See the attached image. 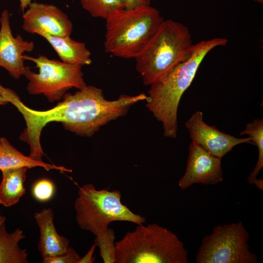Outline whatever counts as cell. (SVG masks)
Returning <instances> with one entry per match:
<instances>
[{
	"instance_id": "10",
	"label": "cell",
	"mask_w": 263,
	"mask_h": 263,
	"mask_svg": "<svg viewBox=\"0 0 263 263\" xmlns=\"http://www.w3.org/2000/svg\"><path fill=\"white\" fill-rule=\"evenodd\" d=\"M185 173L178 182L185 189L194 184L215 185L223 180L221 158L214 156L191 142Z\"/></svg>"
},
{
	"instance_id": "2",
	"label": "cell",
	"mask_w": 263,
	"mask_h": 263,
	"mask_svg": "<svg viewBox=\"0 0 263 263\" xmlns=\"http://www.w3.org/2000/svg\"><path fill=\"white\" fill-rule=\"evenodd\" d=\"M194 44L188 28L172 19H164L142 52L134 59L145 85L162 80L191 55Z\"/></svg>"
},
{
	"instance_id": "22",
	"label": "cell",
	"mask_w": 263,
	"mask_h": 263,
	"mask_svg": "<svg viewBox=\"0 0 263 263\" xmlns=\"http://www.w3.org/2000/svg\"><path fill=\"white\" fill-rule=\"evenodd\" d=\"M152 0H125V9H132L142 6L150 5Z\"/></svg>"
},
{
	"instance_id": "25",
	"label": "cell",
	"mask_w": 263,
	"mask_h": 263,
	"mask_svg": "<svg viewBox=\"0 0 263 263\" xmlns=\"http://www.w3.org/2000/svg\"><path fill=\"white\" fill-rule=\"evenodd\" d=\"M9 103L8 100L0 94V105H6Z\"/></svg>"
},
{
	"instance_id": "24",
	"label": "cell",
	"mask_w": 263,
	"mask_h": 263,
	"mask_svg": "<svg viewBox=\"0 0 263 263\" xmlns=\"http://www.w3.org/2000/svg\"><path fill=\"white\" fill-rule=\"evenodd\" d=\"M20 2V9L22 12H24L25 9L28 7V5L32 2V0H19Z\"/></svg>"
},
{
	"instance_id": "13",
	"label": "cell",
	"mask_w": 263,
	"mask_h": 263,
	"mask_svg": "<svg viewBox=\"0 0 263 263\" xmlns=\"http://www.w3.org/2000/svg\"><path fill=\"white\" fill-rule=\"evenodd\" d=\"M38 35L46 39L61 61L82 66L92 63L91 53L84 43L76 41L70 36H55L44 33H39Z\"/></svg>"
},
{
	"instance_id": "17",
	"label": "cell",
	"mask_w": 263,
	"mask_h": 263,
	"mask_svg": "<svg viewBox=\"0 0 263 263\" xmlns=\"http://www.w3.org/2000/svg\"><path fill=\"white\" fill-rule=\"evenodd\" d=\"M240 135L247 134L252 138L253 145L258 149V159L253 170L247 178L248 182L255 185L258 181L256 177L263 168V119H256L249 122Z\"/></svg>"
},
{
	"instance_id": "8",
	"label": "cell",
	"mask_w": 263,
	"mask_h": 263,
	"mask_svg": "<svg viewBox=\"0 0 263 263\" xmlns=\"http://www.w3.org/2000/svg\"><path fill=\"white\" fill-rule=\"evenodd\" d=\"M191 142L194 143L210 154L222 158L237 145L253 144L252 138H237L219 131L214 126H209L203 119L201 111L194 112L185 122Z\"/></svg>"
},
{
	"instance_id": "16",
	"label": "cell",
	"mask_w": 263,
	"mask_h": 263,
	"mask_svg": "<svg viewBox=\"0 0 263 263\" xmlns=\"http://www.w3.org/2000/svg\"><path fill=\"white\" fill-rule=\"evenodd\" d=\"M25 237L19 228L9 233L5 223L0 225V263H27L28 254L21 249L19 242Z\"/></svg>"
},
{
	"instance_id": "18",
	"label": "cell",
	"mask_w": 263,
	"mask_h": 263,
	"mask_svg": "<svg viewBox=\"0 0 263 263\" xmlns=\"http://www.w3.org/2000/svg\"><path fill=\"white\" fill-rule=\"evenodd\" d=\"M82 7L94 18L106 19L113 11L125 8V0H79Z\"/></svg>"
},
{
	"instance_id": "27",
	"label": "cell",
	"mask_w": 263,
	"mask_h": 263,
	"mask_svg": "<svg viewBox=\"0 0 263 263\" xmlns=\"http://www.w3.org/2000/svg\"><path fill=\"white\" fill-rule=\"evenodd\" d=\"M252 0L258 2L261 4H263V0Z\"/></svg>"
},
{
	"instance_id": "23",
	"label": "cell",
	"mask_w": 263,
	"mask_h": 263,
	"mask_svg": "<svg viewBox=\"0 0 263 263\" xmlns=\"http://www.w3.org/2000/svg\"><path fill=\"white\" fill-rule=\"evenodd\" d=\"M96 247L95 243L92 244L87 253L82 258H80L78 263H93L95 261V257L93 254Z\"/></svg>"
},
{
	"instance_id": "14",
	"label": "cell",
	"mask_w": 263,
	"mask_h": 263,
	"mask_svg": "<svg viewBox=\"0 0 263 263\" xmlns=\"http://www.w3.org/2000/svg\"><path fill=\"white\" fill-rule=\"evenodd\" d=\"M40 167L46 170L57 169L63 171L71 172L72 170L64 167L57 166L35 160L29 155L26 156L16 149L8 141L0 138V170L26 167L30 169Z\"/></svg>"
},
{
	"instance_id": "6",
	"label": "cell",
	"mask_w": 263,
	"mask_h": 263,
	"mask_svg": "<svg viewBox=\"0 0 263 263\" xmlns=\"http://www.w3.org/2000/svg\"><path fill=\"white\" fill-rule=\"evenodd\" d=\"M23 59L36 64L38 73L26 67L25 75L29 82L27 90L32 95L43 94L50 102L61 99L70 89L86 86L82 65L71 64L39 55L35 57L23 55Z\"/></svg>"
},
{
	"instance_id": "5",
	"label": "cell",
	"mask_w": 263,
	"mask_h": 263,
	"mask_svg": "<svg viewBox=\"0 0 263 263\" xmlns=\"http://www.w3.org/2000/svg\"><path fill=\"white\" fill-rule=\"evenodd\" d=\"M121 199L118 190H98L92 184L80 187L74 204L78 226L96 236L106 232L114 221L129 222L137 225L146 223L145 217L133 212Z\"/></svg>"
},
{
	"instance_id": "15",
	"label": "cell",
	"mask_w": 263,
	"mask_h": 263,
	"mask_svg": "<svg viewBox=\"0 0 263 263\" xmlns=\"http://www.w3.org/2000/svg\"><path fill=\"white\" fill-rule=\"evenodd\" d=\"M28 168L21 167L1 170L0 204L10 207L18 203L26 193L24 186Z\"/></svg>"
},
{
	"instance_id": "9",
	"label": "cell",
	"mask_w": 263,
	"mask_h": 263,
	"mask_svg": "<svg viewBox=\"0 0 263 263\" xmlns=\"http://www.w3.org/2000/svg\"><path fill=\"white\" fill-rule=\"evenodd\" d=\"M22 15V29L32 34L44 33L55 36H70L73 23L67 15L52 4L31 2Z\"/></svg>"
},
{
	"instance_id": "11",
	"label": "cell",
	"mask_w": 263,
	"mask_h": 263,
	"mask_svg": "<svg viewBox=\"0 0 263 263\" xmlns=\"http://www.w3.org/2000/svg\"><path fill=\"white\" fill-rule=\"evenodd\" d=\"M0 66L16 79L24 75L26 68L23 58L25 52L34 50L32 41L24 40L20 35H12L8 11L4 10L0 18Z\"/></svg>"
},
{
	"instance_id": "26",
	"label": "cell",
	"mask_w": 263,
	"mask_h": 263,
	"mask_svg": "<svg viewBox=\"0 0 263 263\" xmlns=\"http://www.w3.org/2000/svg\"><path fill=\"white\" fill-rule=\"evenodd\" d=\"M6 217L2 216L1 215L0 213V225L2 224L5 223V222L6 221Z\"/></svg>"
},
{
	"instance_id": "12",
	"label": "cell",
	"mask_w": 263,
	"mask_h": 263,
	"mask_svg": "<svg viewBox=\"0 0 263 263\" xmlns=\"http://www.w3.org/2000/svg\"><path fill=\"white\" fill-rule=\"evenodd\" d=\"M34 218L39 228L38 249L42 258L66 253L70 247V242L56 231L53 210L51 208H43L36 212Z\"/></svg>"
},
{
	"instance_id": "21",
	"label": "cell",
	"mask_w": 263,
	"mask_h": 263,
	"mask_svg": "<svg viewBox=\"0 0 263 263\" xmlns=\"http://www.w3.org/2000/svg\"><path fill=\"white\" fill-rule=\"evenodd\" d=\"M42 263H78L81 257L76 251L70 246L63 254L42 258Z\"/></svg>"
},
{
	"instance_id": "4",
	"label": "cell",
	"mask_w": 263,
	"mask_h": 263,
	"mask_svg": "<svg viewBox=\"0 0 263 263\" xmlns=\"http://www.w3.org/2000/svg\"><path fill=\"white\" fill-rule=\"evenodd\" d=\"M115 245V263L188 262L184 243L176 234L156 224L137 225Z\"/></svg>"
},
{
	"instance_id": "7",
	"label": "cell",
	"mask_w": 263,
	"mask_h": 263,
	"mask_svg": "<svg viewBox=\"0 0 263 263\" xmlns=\"http://www.w3.org/2000/svg\"><path fill=\"white\" fill-rule=\"evenodd\" d=\"M249 236L242 222L215 226L205 236L196 257L197 263H256L250 250Z\"/></svg>"
},
{
	"instance_id": "3",
	"label": "cell",
	"mask_w": 263,
	"mask_h": 263,
	"mask_svg": "<svg viewBox=\"0 0 263 263\" xmlns=\"http://www.w3.org/2000/svg\"><path fill=\"white\" fill-rule=\"evenodd\" d=\"M164 19L151 5L113 11L105 19V51L119 57L135 58Z\"/></svg>"
},
{
	"instance_id": "20",
	"label": "cell",
	"mask_w": 263,
	"mask_h": 263,
	"mask_svg": "<svg viewBox=\"0 0 263 263\" xmlns=\"http://www.w3.org/2000/svg\"><path fill=\"white\" fill-rule=\"evenodd\" d=\"M55 191L54 183L48 179H42L33 185L32 192L34 198L39 202H46L51 199Z\"/></svg>"
},
{
	"instance_id": "1",
	"label": "cell",
	"mask_w": 263,
	"mask_h": 263,
	"mask_svg": "<svg viewBox=\"0 0 263 263\" xmlns=\"http://www.w3.org/2000/svg\"><path fill=\"white\" fill-rule=\"evenodd\" d=\"M227 42L225 38H214L194 44L191 55L186 60L177 65L160 81L150 85L146 105L162 123L165 137H176L179 104L201 62L211 50L225 46Z\"/></svg>"
},
{
	"instance_id": "19",
	"label": "cell",
	"mask_w": 263,
	"mask_h": 263,
	"mask_svg": "<svg viewBox=\"0 0 263 263\" xmlns=\"http://www.w3.org/2000/svg\"><path fill=\"white\" fill-rule=\"evenodd\" d=\"M114 230L108 228L107 230L96 236L94 243L100 251V256L105 263H115V245Z\"/></svg>"
}]
</instances>
